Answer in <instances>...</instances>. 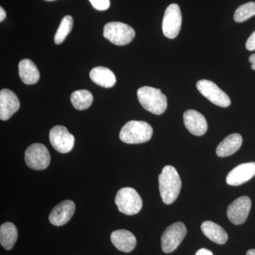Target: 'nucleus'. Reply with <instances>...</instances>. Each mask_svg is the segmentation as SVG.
<instances>
[{"label": "nucleus", "mask_w": 255, "mask_h": 255, "mask_svg": "<svg viewBox=\"0 0 255 255\" xmlns=\"http://www.w3.org/2000/svg\"><path fill=\"white\" fill-rule=\"evenodd\" d=\"M158 180L162 201L167 205L172 204L177 199L182 187V182L177 171L172 166H165L159 175Z\"/></svg>", "instance_id": "nucleus-1"}, {"label": "nucleus", "mask_w": 255, "mask_h": 255, "mask_svg": "<svg viewBox=\"0 0 255 255\" xmlns=\"http://www.w3.org/2000/svg\"><path fill=\"white\" fill-rule=\"evenodd\" d=\"M137 95L140 105L147 112L161 115L167 110V97L159 89L148 86L140 87Z\"/></svg>", "instance_id": "nucleus-2"}, {"label": "nucleus", "mask_w": 255, "mask_h": 255, "mask_svg": "<svg viewBox=\"0 0 255 255\" xmlns=\"http://www.w3.org/2000/svg\"><path fill=\"white\" fill-rule=\"evenodd\" d=\"M153 130L150 124L142 121H130L122 128L119 137L128 144H140L149 141Z\"/></svg>", "instance_id": "nucleus-3"}, {"label": "nucleus", "mask_w": 255, "mask_h": 255, "mask_svg": "<svg viewBox=\"0 0 255 255\" xmlns=\"http://www.w3.org/2000/svg\"><path fill=\"white\" fill-rule=\"evenodd\" d=\"M115 203L119 211L128 216L138 214L142 206L141 197L131 187L121 189L116 196Z\"/></svg>", "instance_id": "nucleus-4"}, {"label": "nucleus", "mask_w": 255, "mask_h": 255, "mask_svg": "<svg viewBox=\"0 0 255 255\" xmlns=\"http://www.w3.org/2000/svg\"><path fill=\"white\" fill-rule=\"evenodd\" d=\"M135 32L129 25L113 21L105 25L104 36L117 46H125L134 39Z\"/></svg>", "instance_id": "nucleus-5"}, {"label": "nucleus", "mask_w": 255, "mask_h": 255, "mask_svg": "<svg viewBox=\"0 0 255 255\" xmlns=\"http://www.w3.org/2000/svg\"><path fill=\"white\" fill-rule=\"evenodd\" d=\"M185 225L182 222L174 223L166 228L161 238V248L164 253L175 251L187 235Z\"/></svg>", "instance_id": "nucleus-6"}, {"label": "nucleus", "mask_w": 255, "mask_h": 255, "mask_svg": "<svg viewBox=\"0 0 255 255\" xmlns=\"http://www.w3.org/2000/svg\"><path fill=\"white\" fill-rule=\"evenodd\" d=\"M25 162L35 170H43L49 166L50 155L48 149L41 143L30 145L25 152Z\"/></svg>", "instance_id": "nucleus-7"}, {"label": "nucleus", "mask_w": 255, "mask_h": 255, "mask_svg": "<svg viewBox=\"0 0 255 255\" xmlns=\"http://www.w3.org/2000/svg\"><path fill=\"white\" fill-rule=\"evenodd\" d=\"M199 92L215 105L226 108L231 105V99L214 82L201 80L196 83Z\"/></svg>", "instance_id": "nucleus-8"}, {"label": "nucleus", "mask_w": 255, "mask_h": 255, "mask_svg": "<svg viewBox=\"0 0 255 255\" xmlns=\"http://www.w3.org/2000/svg\"><path fill=\"white\" fill-rule=\"evenodd\" d=\"M182 21V13L179 5L171 4L167 6L162 21V31L164 36L169 39L175 38L180 31Z\"/></svg>", "instance_id": "nucleus-9"}, {"label": "nucleus", "mask_w": 255, "mask_h": 255, "mask_svg": "<svg viewBox=\"0 0 255 255\" xmlns=\"http://www.w3.org/2000/svg\"><path fill=\"white\" fill-rule=\"evenodd\" d=\"M49 139L55 150L60 153H68L73 150L75 145V137L63 126L53 127L50 130Z\"/></svg>", "instance_id": "nucleus-10"}, {"label": "nucleus", "mask_w": 255, "mask_h": 255, "mask_svg": "<svg viewBox=\"0 0 255 255\" xmlns=\"http://www.w3.org/2000/svg\"><path fill=\"white\" fill-rule=\"evenodd\" d=\"M251 206V200L248 196H244L238 198L228 207V219L233 224H243L248 219Z\"/></svg>", "instance_id": "nucleus-11"}, {"label": "nucleus", "mask_w": 255, "mask_h": 255, "mask_svg": "<svg viewBox=\"0 0 255 255\" xmlns=\"http://www.w3.org/2000/svg\"><path fill=\"white\" fill-rule=\"evenodd\" d=\"M20 108L17 96L8 89L0 92V119L6 121L11 118Z\"/></svg>", "instance_id": "nucleus-12"}, {"label": "nucleus", "mask_w": 255, "mask_h": 255, "mask_svg": "<svg viewBox=\"0 0 255 255\" xmlns=\"http://www.w3.org/2000/svg\"><path fill=\"white\" fill-rule=\"evenodd\" d=\"M255 176V162L239 164L228 173L226 182L231 186H240Z\"/></svg>", "instance_id": "nucleus-13"}, {"label": "nucleus", "mask_w": 255, "mask_h": 255, "mask_svg": "<svg viewBox=\"0 0 255 255\" xmlns=\"http://www.w3.org/2000/svg\"><path fill=\"white\" fill-rule=\"evenodd\" d=\"M75 211V204L73 201H64L52 210L49 221L55 226H62L68 223L72 219Z\"/></svg>", "instance_id": "nucleus-14"}, {"label": "nucleus", "mask_w": 255, "mask_h": 255, "mask_svg": "<svg viewBox=\"0 0 255 255\" xmlns=\"http://www.w3.org/2000/svg\"><path fill=\"white\" fill-rule=\"evenodd\" d=\"M184 123L187 130L196 136L204 135L208 130L205 117L195 110H187L184 112Z\"/></svg>", "instance_id": "nucleus-15"}, {"label": "nucleus", "mask_w": 255, "mask_h": 255, "mask_svg": "<svg viewBox=\"0 0 255 255\" xmlns=\"http://www.w3.org/2000/svg\"><path fill=\"white\" fill-rule=\"evenodd\" d=\"M111 241L119 251L127 253L133 251L137 244L134 235L127 230L114 231L111 235Z\"/></svg>", "instance_id": "nucleus-16"}, {"label": "nucleus", "mask_w": 255, "mask_h": 255, "mask_svg": "<svg viewBox=\"0 0 255 255\" xmlns=\"http://www.w3.org/2000/svg\"><path fill=\"white\" fill-rule=\"evenodd\" d=\"M18 73L21 81L26 85H34L40 79V73L37 66L29 59L21 60L18 64Z\"/></svg>", "instance_id": "nucleus-17"}, {"label": "nucleus", "mask_w": 255, "mask_h": 255, "mask_svg": "<svg viewBox=\"0 0 255 255\" xmlns=\"http://www.w3.org/2000/svg\"><path fill=\"white\" fill-rule=\"evenodd\" d=\"M92 81L105 88H111L115 85L117 78L110 69L105 67H96L90 73Z\"/></svg>", "instance_id": "nucleus-18"}, {"label": "nucleus", "mask_w": 255, "mask_h": 255, "mask_svg": "<svg viewBox=\"0 0 255 255\" xmlns=\"http://www.w3.org/2000/svg\"><path fill=\"white\" fill-rule=\"evenodd\" d=\"M242 144H243V137L240 134H231L219 144L216 149V154L220 157L232 155L239 150Z\"/></svg>", "instance_id": "nucleus-19"}, {"label": "nucleus", "mask_w": 255, "mask_h": 255, "mask_svg": "<svg viewBox=\"0 0 255 255\" xmlns=\"http://www.w3.org/2000/svg\"><path fill=\"white\" fill-rule=\"evenodd\" d=\"M201 228L206 237L216 244L223 245L228 241V236L226 231L212 221H204L201 224Z\"/></svg>", "instance_id": "nucleus-20"}, {"label": "nucleus", "mask_w": 255, "mask_h": 255, "mask_svg": "<svg viewBox=\"0 0 255 255\" xmlns=\"http://www.w3.org/2000/svg\"><path fill=\"white\" fill-rule=\"evenodd\" d=\"M18 231L12 223L6 222L0 227V243L1 246L6 251L14 248L17 241Z\"/></svg>", "instance_id": "nucleus-21"}, {"label": "nucleus", "mask_w": 255, "mask_h": 255, "mask_svg": "<svg viewBox=\"0 0 255 255\" xmlns=\"http://www.w3.org/2000/svg\"><path fill=\"white\" fill-rule=\"evenodd\" d=\"M93 100L91 92L86 90H77L70 97L72 105L78 110H85L90 108Z\"/></svg>", "instance_id": "nucleus-22"}, {"label": "nucleus", "mask_w": 255, "mask_h": 255, "mask_svg": "<svg viewBox=\"0 0 255 255\" xmlns=\"http://www.w3.org/2000/svg\"><path fill=\"white\" fill-rule=\"evenodd\" d=\"M73 26V18L70 15L64 16L62 19L59 28L57 30L54 37L55 44H61L65 41L69 33L71 32Z\"/></svg>", "instance_id": "nucleus-23"}, {"label": "nucleus", "mask_w": 255, "mask_h": 255, "mask_svg": "<svg viewBox=\"0 0 255 255\" xmlns=\"http://www.w3.org/2000/svg\"><path fill=\"white\" fill-rule=\"evenodd\" d=\"M255 15V2L250 1L241 5L235 11L234 20L238 23L244 22Z\"/></svg>", "instance_id": "nucleus-24"}, {"label": "nucleus", "mask_w": 255, "mask_h": 255, "mask_svg": "<svg viewBox=\"0 0 255 255\" xmlns=\"http://www.w3.org/2000/svg\"><path fill=\"white\" fill-rule=\"evenodd\" d=\"M92 6L99 11H105L110 6V0H89Z\"/></svg>", "instance_id": "nucleus-25"}, {"label": "nucleus", "mask_w": 255, "mask_h": 255, "mask_svg": "<svg viewBox=\"0 0 255 255\" xmlns=\"http://www.w3.org/2000/svg\"><path fill=\"white\" fill-rule=\"evenodd\" d=\"M246 48L250 51L255 50V31L248 38L246 42Z\"/></svg>", "instance_id": "nucleus-26"}, {"label": "nucleus", "mask_w": 255, "mask_h": 255, "mask_svg": "<svg viewBox=\"0 0 255 255\" xmlns=\"http://www.w3.org/2000/svg\"><path fill=\"white\" fill-rule=\"evenodd\" d=\"M195 255H214V254L209 250L206 249V248H201V249L196 252Z\"/></svg>", "instance_id": "nucleus-27"}, {"label": "nucleus", "mask_w": 255, "mask_h": 255, "mask_svg": "<svg viewBox=\"0 0 255 255\" xmlns=\"http://www.w3.org/2000/svg\"><path fill=\"white\" fill-rule=\"evenodd\" d=\"M249 61L251 62L252 64V69L255 70V54L251 55V56H250Z\"/></svg>", "instance_id": "nucleus-28"}, {"label": "nucleus", "mask_w": 255, "mask_h": 255, "mask_svg": "<svg viewBox=\"0 0 255 255\" xmlns=\"http://www.w3.org/2000/svg\"><path fill=\"white\" fill-rule=\"evenodd\" d=\"M6 14L2 7H0V21H3L6 18Z\"/></svg>", "instance_id": "nucleus-29"}, {"label": "nucleus", "mask_w": 255, "mask_h": 255, "mask_svg": "<svg viewBox=\"0 0 255 255\" xmlns=\"http://www.w3.org/2000/svg\"><path fill=\"white\" fill-rule=\"evenodd\" d=\"M246 255H255V249L250 250L247 253Z\"/></svg>", "instance_id": "nucleus-30"}, {"label": "nucleus", "mask_w": 255, "mask_h": 255, "mask_svg": "<svg viewBox=\"0 0 255 255\" xmlns=\"http://www.w3.org/2000/svg\"><path fill=\"white\" fill-rule=\"evenodd\" d=\"M46 1H53V0H46Z\"/></svg>", "instance_id": "nucleus-31"}]
</instances>
